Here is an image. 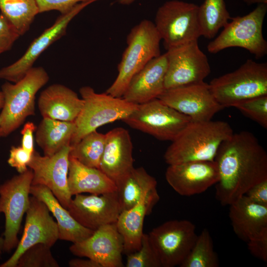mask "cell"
<instances>
[{
    "mask_svg": "<svg viewBox=\"0 0 267 267\" xmlns=\"http://www.w3.org/2000/svg\"><path fill=\"white\" fill-rule=\"evenodd\" d=\"M160 196L157 188L150 192L131 208L122 211L116 222L124 242V252L127 255L138 250L141 244L143 222Z\"/></svg>",
    "mask_w": 267,
    "mask_h": 267,
    "instance_id": "603a6c76",
    "label": "cell"
},
{
    "mask_svg": "<svg viewBox=\"0 0 267 267\" xmlns=\"http://www.w3.org/2000/svg\"><path fill=\"white\" fill-rule=\"evenodd\" d=\"M68 265L70 267H101L98 263L89 258L73 259L69 261Z\"/></svg>",
    "mask_w": 267,
    "mask_h": 267,
    "instance_id": "b9f144b4",
    "label": "cell"
},
{
    "mask_svg": "<svg viewBox=\"0 0 267 267\" xmlns=\"http://www.w3.org/2000/svg\"><path fill=\"white\" fill-rule=\"evenodd\" d=\"M215 161L220 175L215 196L222 206H229L267 179V152L251 132L233 133L224 140Z\"/></svg>",
    "mask_w": 267,
    "mask_h": 267,
    "instance_id": "6da1fadb",
    "label": "cell"
},
{
    "mask_svg": "<svg viewBox=\"0 0 267 267\" xmlns=\"http://www.w3.org/2000/svg\"><path fill=\"white\" fill-rule=\"evenodd\" d=\"M68 184L71 195H100L116 191L115 182L100 169L87 166L69 156Z\"/></svg>",
    "mask_w": 267,
    "mask_h": 267,
    "instance_id": "484cf974",
    "label": "cell"
},
{
    "mask_svg": "<svg viewBox=\"0 0 267 267\" xmlns=\"http://www.w3.org/2000/svg\"><path fill=\"white\" fill-rule=\"evenodd\" d=\"M0 10L20 36L29 30L39 13L36 0H0Z\"/></svg>",
    "mask_w": 267,
    "mask_h": 267,
    "instance_id": "f1b7e54d",
    "label": "cell"
},
{
    "mask_svg": "<svg viewBox=\"0 0 267 267\" xmlns=\"http://www.w3.org/2000/svg\"><path fill=\"white\" fill-rule=\"evenodd\" d=\"M242 0L248 5H250L253 4H267V0Z\"/></svg>",
    "mask_w": 267,
    "mask_h": 267,
    "instance_id": "7bdbcfd3",
    "label": "cell"
},
{
    "mask_svg": "<svg viewBox=\"0 0 267 267\" xmlns=\"http://www.w3.org/2000/svg\"><path fill=\"white\" fill-rule=\"evenodd\" d=\"M88 0H36L39 13L57 10L61 14L69 12L78 3Z\"/></svg>",
    "mask_w": 267,
    "mask_h": 267,
    "instance_id": "8d00e7d4",
    "label": "cell"
},
{
    "mask_svg": "<svg viewBox=\"0 0 267 267\" xmlns=\"http://www.w3.org/2000/svg\"><path fill=\"white\" fill-rule=\"evenodd\" d=\"M209 86L224 108L267 95V64L248 59L236 70L213 79Z\"/></svg>",
    "mask_w": 267,
    "mask_h": 267,
    "instance_id": "5b68a950",
    "label": "cell"
},
{
    "mask_svg": "<svg viewBox=\"0 0 267 267\" xmlns=\"http://www.w3.org/2000/svg\"><path fill=\"white\" fill-rule=\"evenodd\" d=\"M79 92L84 104L74 122L70 146L101 126L117 120L122 121L137 106L123 97H114L106 92L97 93L89 86L82 87Z\"/></svg>",
    "mask_w": 267,
    "mask_h": 267,
    "instance_id": "8992f818",
    "label": "cell"
},
{
    "mask_svg": "<svg viewBox=\"0 0 267 267\" xmlns=\"http://www.w3.org/2000/svg\"><path fill=\"white\" fill-rule=\"evenodd\" d=\"M247 243L248 249L253 256L263 262H267V227Z\"/></svg>",
    "mask_w": 267,
    "mask_h": 267,
    "instance_id": "f35d334b",
    "label": "cell"
},
{
    "mask_svg": "<svg viewBox=\"0 0 267 267\" xmlns=\"http://www.w3.org/2000/svg\"><path fill=\"white\" fill-rule=\"evenodd\" d=\"M99 169L115 182L134 167L133 143L129 132L122 127L105 134Z\"/></svg>",
    "mask_w": 267,
    "mask_h": 267,
    "instance_id": "44dd1931",
    "label": "cell"
},
{
    "mask_svg": "<svg viewBox=\"0 0 267 267\" xmlns=\"http://www.w3.org/2000/svg\"><path fill=\"white\" fill-rule=\"evenodd\" d=\"M158 98L191 121L211 120L224 108L204 82L166 89Z\"/></svg>",
    "mask_w": 267,
    "mask_h": 267,
    "instance_id": "5bb4252c",
    "label": "cell"
},
{
    "mask_svg": "<svg viewBox=\"0 0 267 267\" xmlns=\"http://www.w3.org/2000/svg\"><path fill=\"white\" fill-rule=\"evenodd\" d=\"M69 250L74 255L91 259L101 267H124V242L116 222L100 226L89 237L73 243Z\"/></svg>",
    "mask_w": 267,
    "mask_h": 267,
    "instance_id": "e0dca14e",
    "label": "cell"
},
{
    "mask_svg": "<svg viewBox=\"0 0 267 267\" xmlns=\"http://www.w3.org/2000/svg\"><path fill=\"white\" fill-rule=\"evenodd\" d=\"M70 145L51 156H42L35 150L28 165L33 172L32 185L46 186L67 209L72 200L68 184Z\"/></svg>",
    "mask_w": 267,
    "mask_h": 267,
    "instance_id": "2e32d148",
    "label": "cell"
},
{
    "mask_svg": "<svg viewBox=\"0 0 267 267\" xmlns=\"http://www.w3.org/2000/svg\"><path fill=\"white\" fill-rule=\"evenodd\" d=\"M167 50L202 36L198 5L178 0L165 2L157 9L154 23Z\"/></svg>",
    "mask_w": 267,
    "mask_h": 267,
    "instance_id": "ba28073f",
    "label": "cell"
},
{
    "mask_svg": "<svg viewBox=\"0 0 267 267\" xmlns=\"http://www.w3.org/2000/svg\"><path fill=\"white\" fill-rule=\"evenodd\" d=\"M219 260L214 251L213 242L209 230H202L198 235L190 252L180 267H218Z\"/></svg>",
    "mask_w": 267,
    "mask_h": 267,
    "instance_id": "1f68e13d",
    "label": "cell"
},
{
    "mask_svg": "<svg viewBox=\"0 0 267 267\" xmlns=\"http://www.w3.org/2000/svg\"><path fill=\"white\" fill-rule=\"evenodd\" d=\"M161 39L154 24L144 19L134 26L127 38V46L118 65V75L106 93L122 97L133 77L160 54Z\"/></svg>",
    "mask_w": 267,
    "mask_h": 267,
    "instance_id": "3957f363",
    "label": "cell"
},
{
    "mask_svg": "<svg viewBox=\"0 0 267 267\" xmlns=\"http://www.w3.org/2000/svg\"><path fill=\"white\" fill-rule=\"evenodd\" d=\"M32 154L24 149L21 146H11L7 163L15 168L19 174L26 172L29 168Z\"/></svg>",
    "mask_w": 267,
    "mask_h": 267,
    "instance_id": "74e56055",
    "label": "cell"
},
{
    "mask_svg": "<svg viewBox=\"0 0 267 267\" xmlns=\"http://www.w3.org/2000/svg\"><path fill=\"white\" fill-rule=\"evenodd\" d=\"M20 36L12 24L0 13V55L9 50Z\"/></svg>",
    "mask_w": 267,
    "mask_h": 267,
    "instance_id": "d590c367",
    "label": "cell"
},
{
    "mask_svg": "<svg viewBox=\"0 0 267 267\" xmlns=\"http://www.w3.org/2000/svg\"><path fill=\"white\" fill-rule=\"evenodd\" d=\"M105 134L93 131L71 146L70 156L88 167L99 169L103 152Z\"/></svg>",
    "mask_w": 267,
    "mask_h": 267,
    "instance_id": "4dcf8cb0",
    "label": "cell"
},
{
    "mask_svg": "<svg viewBox=\"0 0 267 267\" xmlns=\"http://www.w3.org/2000/svg\"><path fill=\"white\" fill-rule=\"evenodd\" d=\"M67 210L81 225L93 231L116 222L122 212L116 191L100 195H75Z\"/></svg>",
    "mask_w": 267,
    "mask_h": 267,
    "instance_id": "ac0fdd59",
    "label": "cell"
},
{
    "mask_svg": "<svg viewBox=\"0 0 267 267\" xmlns=\"http://www.w3.org/2000/svg\"><path fill=\"white\" fill-rule=\"evenodd\" d=\"M198 18L202 36L211 39L231 17L224 0H205L198 6Z\"/></svg>",
    "mask_w": 267,
    "mask_h": 267,
    "instance_id": "f546056e",
    "label": "cell"
},
{
    "mask_svg": "<svg viewBox=\"0 0 267 267\" xmlns=\"http://www.w3.org/2000/svg\"><path fill=\"white\" fill-rule=\"evenodd\" d=\"M161 267L179 266L193 247L198 235L190 221L171 220L148 234Z\"/></svg>",
    "mask_w": 267,
    "mask_h": 267,
    "instance_id": "8fae6325",
    "label": "cell"
},
{
    "mask_svg": "<svg viewBox=\"0 0 267 267\" xmlns=\"http://www.w3.org/2000/svg\"><path fill=\"white\" fill-rule=\"evenodd\" d=\"M245 195L252 201L267 206V179L252 186Z\"/></svg>",
    "mask_w": 267,
    "mask_h": 267,
    "instance_id": "ab89813d",
    "label": "cell"
},
{
    "mask_svg": "<svg viewBox=\"0 0 267 267\" xmlns=\"http://www.w3.org/2000/svg\"><path fill=\"white\" fill-rule=\"evenodd\" d=\"M83 104V100L76 92L58 84L43 90L38 99V108L43 118L69 122H75Z\"/></svg>",
    "mask_w": 267,
    "mask_h": 267,
    "instance_id": "7402d4cb",
    "label": "cell"
},
{
    "mask_svg": "<svg viewBox=\"0 0 267 267\" xmlns=\"http://www.w3.org/2000/svg\"><path fill=\"white\" fill-rule=\"evenodd\" d=\"M127 255L126 267H161L148 234L143 233L140 248Z\"/></svg>",
    "mask_w": 267,
    "mask_h": 267,
    "instance_id": "836d02e7",
    "label": "cell"
},
{
    "mask_svg": "<svg viewBox=\"0 0 267 267\" xmlns=\"http://www.w3.org/2000/svg\"><path fill=\"white\" fill-rule=\"evenodd\" d=\"M30 194L43 202L55 218L58 228L59 239L77 243L89 237L94 232L81 225L46 186L32 185Z\"/></svg>",
    "mask_w": 267,
    "mask_h": 267,
    "instance_id": "d4e9b609",
    "label": "cell"
},
{
    "mask_svg": "<svg viewBox=\"0 0 267 267\" xmlns=\"http://www.w3.org/2000/svg\"><path fill=\"white\" fill-rule=\"evenodd\" d=\"M1 137V131H0V137Z\"/></svg>",
    "mask_w": 267,
    "mask_h": 267,
    "instance_id": "7dc6e473",
    "label": "cell"
},
{
    "mask_svg": "<svg viewBox=\"0 0 267 267\" xmlns=\"http://www.w3.org/2000/svg\"><path fill=\"white\" fill-rule=\"evenodd\" d=\"M244 115L267 129V95L254 97L234 106Z\"/></svg>",
    "mask_w": 267,
    "mask_h": 267,
    "instance_id": "e575fe53",
    "label": "cell"
},
{
    "mask_svg": "<svg viewBox=\"0 0 267 267\" xmlns=\"http://www.w3.org/2000/svg\"><path fill=\"white\" fill-rule=\"evenodd\" d=\"M122 121L159 140L172 141L191 120L157 98L137 105Z\"/></svg>",
    "mask_w": 267,
    "mask_h": 267,
    "instance_id": "9c48e42d",
    "label": "cell"
},
{
    "mask_svg": "<svg viewBox=\"0 0 267 267\" xmlns=\"http://www.w3.org/2000/svg\"><path fill=\"white\" fill-rule=\"evenodd\" d=\"M36 129L34 123L28 122L25 124L20 132L22 135L21 146L31 154L35 151L34 133Z\"/></svg>",
    "mask_w": 267,
    "mask_h": 267,
    "instance_id": "60d3db41",
    "label": "cell"
},
{
    "mask_svg": "<svg viewBox=\"0 0 267 267\" xmlns=\"http://www.w3.org/2000/svg\"><path fill=\"white\" fill-rule=\"evenodd\" d=\"M166 53L152 59L131 80L122 97L139 105L158 98L165 90Z\"/></svg>",
    "mask_w": 267,
    "mask_h": 267,
    "instance_id": "ffe728a7",
    "label": "cell"
},
{
    "mask_svg": "<svg viewBox=\"0 0 267 267\" xmlns=\"http://www.w3.org/2000/svg\"><path fill=\"white\" fill-rule=\"evenodd\" d=\"M33 172L28 169L0 184V214L5 218L3 251L15 248L23 216L28 208Z\"/></svg>",
    "mask_w": 267,
    "mask_h": 267,
    "instance_id": "30bf717a",
    "label": "cell"
},
{
    "mask_svg": "<svg viewBox=\"0 0 267 267\" xmlns=\"http://www.w3.org/2000/svg\"><path fill=\"white\" fill-rule=\"evenodd\" d=\"M4 239L3 237L0 236V257L3 251Z\"/></svg>",
    "mask_w": 267,
    "mask_h": 267,
    "instance_id": "f6af8a7d",
    "label": "cell"
},
{
    "mask_svg": "<svg viewBox=\"0 0 267 267\" xmlns=\"http://www.w3.org/2000/svg\"><path fill=\"white\" fill-rule=\"evenodd\" d=\"M165 178L178 194L189 196L216 184L220 175L215 161H196L169 165Z\"/></svg>",
    "mask_w": 267,
    "mask_h": 267,
    "instance_id": "d6986e66",
    "label": "cell"
},
{
    "mask_svg": "<svg viewBox=\"0 0 267 267\" xmlns=\"http://www.w3.org/2000/svg\"><path fill=\"white\" fill-rule=\"evenodd\" d=\"M74 129V122L43 118L36 130V141L44 155L51 156L70 145Z\"/></svg>",
    "mask_w": 267,
    "mask_h": 267,
    "instance_id": "83f0119b",
    "label": "cell"
},
{
    "mask_svg": "<svg viewBox=\"0 0 267 267\" xmlns=\"http://www.w3.org/2000/svg\"><path fill=\"white\" fill-rule=\"evenodd\" d=\"M233 134L225 121H190L167 148L164 155L165 162L170 165L215 161L222 143Z\"/></svg>",
    "mask_w": 267,
    "mask_h": 267,
    "instance_id": "7a4b0ae2",
    "label": "cell"
},
{
    "mask_svg": "<svg viewBox=\"0 0 267 267\" xmlns=\"http://www.w3.org/2000/svg\"><path fill=\"white\" fill-rule=\"evenodd\" d=\"M137 0H118L117 2L121 5H130Z\"/></svg>",
    "mask_w": 267,
    "mask_h": 267,
    "instance_id": "ee69618b",
    "label": "cell"
},
{
    "mask_svg": "<svg viewBox=\"0 0 267 267\" xmlns=\"http://www.w3.org/2000/svg\"><path fill=\"white\" fill-rule=\"evenodd\" d=\"M167 69L165 90L204 82L210 74L206 55L198 41H193L167 50Z\"/></svg>",
    "mask_w": 267,
    "mask_h": 267,
    "instance_id": "7c38bea8",
    "label": "cell"
},
{
    "mask_svg": "<svg viewBox=\"0 0 267 267\" xmlns=\"http://www.w3.org/2000/svg\"><path fill=\"white\" fill-rule=\"evenodd\" d=\"M22 236L16 250L0 267H16L20 256L27 249L38 243L52 247L59 239L57 224L46 205L34 196L30 197Z\"/></svg>",
    "mask_w": 267,
    "mask_h": 267,
    "instance_id": "4fadbf2b",
    "label": "cell"
},
{
    "mask_svg": "<svg viewBox=\"0 0 267 267\" xmlns=\"http://www.w3.org/2000/svg\"><path fill=\"white\" fill-rule=\"evenodd\" d=\"M229 206L232 229L243 241L247 243L267 227V206L252 201L245 195Z\"/></svg>",
    "mask_w": 267,
    "mask_h": 267,
    "instance_id": "cb8c5ba5",
    "label": "cell"
},
{
    "mask_svg": "<svg viewBox=\"0 0 267 267\" xmlns=\"http://www.w3.org/2000/svg\"><path fill=\"white\" fill-rule=\"evenodd\" d=\"M4 105V96L1 91H0V109H1Z\"/></svg>",
    "mask_w": 267,
    "mask_h": 267,
    "instance_id": "bcb514c9",
    "label": "cell"
},
{
    "mask_svg": "<svg viewBox=\"0 0 267 267\" xmlns=\"http://www.w3.org/2000/svg\"><path fill=\"white\" fill-rule=\"evenodd\" d=\"M49 79L43 67H33L16 83L6 81L2 85L4 105L0 114L1 137L9 135L28 117L35 115L36 93Z\"/></svg>",
    "mask_w": 267,
    "mask_h": 267,
    "instance_id": "277c9868",
    "label": "cell"
},
{
    "mask_svg": "<svg viewBox=\"0 0 267 267\" xmlns=\"http://www.w3.org/2000/svg\"><path fill=\"white\" fill-rule=\"evenodd\" d=\"M50 248L42 243L32 246L20 256L16 267H59Z\"/></svg>",
    "mask_w": 267,
    "mask_h": 267,
    "instance_id": "d6a6232c",
    "label": "cell"
},
{
    "mask_svg": "<svg viewBox=\"0 0 267 267\" xmlns=\"http://www.w3.org/2000/svg\"><path fill=\"white\" fill-rule=\"evenodd\" d=\"M267 4H260L243 16L230 18L221 33L207 45L208 51L216 54L224 49L239 47L260 59L267 53V42L263 35V25Z\"/></svg>",
    "mask_w": 267,
    "mask_h": 267,
    "instance_id": "52a82bcc",
    "label": "cell"
},
{
    "mask_svg": "<svg viewBox=\"0 0 267 267\" xmlns=\"http://www.w3.org/2000/svg\"><path fill=\"white\" fill-rule=\"evenodd\" d=\"M101 0H88L76 4L69 12L61 14L30 44L24 54L13 63L0 69V79L16 83L22 79L40 55L52 44L66 34L71 21L89 4Z\"/></svg>",
    "mask_w": 267,
    "mask_h": 267,
    "instance_id": "9a60e30c",
    "label": "cell"
},
{
    "mask_svg": "<svg viewBox=\"0 0 267 267\" xmlns=\"http://www.w3.org/2000/svg\"><path fill=\"white\" fill-rule=\"evenodd\" d=\"M116 193L122 211L137 204L156 189L157 181L142 167H134L116 182Z\"/></svg>",
    "mask_w": 267,
    "mask_h": 267,
    "instance_id": "4316f807",
    "label": "cell"
}]
</instances>
